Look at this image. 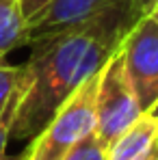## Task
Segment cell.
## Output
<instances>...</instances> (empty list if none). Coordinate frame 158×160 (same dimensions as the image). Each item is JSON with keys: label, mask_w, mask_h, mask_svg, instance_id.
<instances>
[{"label": "cell", "mask_w": 158, "mask_h": 160, "mask_svg": "<svg viewBox=\"0 0 158 160\" xmlns=\"http://www.w3.org/2000/svg\"><path fill=\"white\" fill-rule=\"evenodd\" d=\"M130 87L143 112L158 108V24L145 13L119 46Z\"/></svg>", "instance_id": "obj_4"}, {"label": "cell", "mask_w": 158, "mask_h": 160, "mask_svg": "<svg viewBox=\"0 0 158 160\" xmlns=\"http://www.w3.org/2000/svg\"><path fill=\"white\" fill-rule=\"evenodd\" d=\"M26 84H28V82H26ZM24 89H26V87H24ZM24 89H20V91L13 95V100L9 102V106L4 108V112L0 115V154L7 149V143H9V132H11V123H13V117H15L18 104H20L22 95H24Z\"/></svg>", "instance_id": "obj_10"}, {"label": "cell", "mask_w": 158, "mask_h": 160, "mask_svg": "<svg viewBox=\"0 0 158 160\" xmlns=\"http://www.w3.org/2000/svg\"><path fill=\"white\" fill-rule=\"evenodd\" d=\"M63 160H106V147L100 143L95 132H91L89 136H84Z\"/></svg>", "instance_id": "obj_9"}, {"label": "cell", "mask_w": 158, "mask_h": 160, "mask_svg": "<svg viewBox=\"0 0 158 160\" xmlns=\"http://www.w3.org/2000/svg\"><path fill=\"white\" fill-rule=\"evenodd\" d=\"M134 4L141 9V13H150V9L156 4V0H134Z\"/></svg>", "instance_id": "obj_12"}, {"label": "cell", "mask_w": 158, "mask_h": 160, "mask_svg": "<svg viewBox=\"0 0 158 160\" xmlns=\"http://www.w3.org/2000/svg\"><path fill=\"white\" fill-rule=\"evenodd\" d=\"M48 2H50V0H22V9H24L26 20H30L33 15H37Z\"/></svg>", "instance_id": "obj_11"}, {"label": "cell", "mask_w": 158, "mask_h": 160, "mask_svg": "<svg viewBox=\"0 0 158 160\" xmlns=\"http://www.w3.org/2000/svg\"><path fill=\"white\" fill-rule=\"evenodd\" d=\"M100 72L84 80L54 112L26 149V160H63L84 136L95 132V93Z\"/></svg>", "instance_id": "obj_2"}, {"label": "cell", "mask_w": 158, "mask_h": 160, "mask_svg": "<svg viewBox=\"0 0 158 160\" xmlns=\"http://www.w3.org/2000/svg\"><path fill=\"white\" fill-rule=\"evenodd\" d=\"M26 82H28V74L24 65H4V63H0V115L9 106L13 95L20 89L26 87Z\"/></svg>", "instance_id": "obj_8"}, {"label": "cell", "mask_w": 158, "mask_h": 160, "mask_svg": "<svg viewBox=\"0 0 158 160\" xmlns=\"http://www.w3.org/2000/svg\"><path fill=\"white\" fill-rule=\"evenodd\" d=\"M147 15H150V18H152V20H154V22L158 24V0H156V4L150 9V13H147Z\"/></svg>", "instance_id": "obj_14"}, {"label": "cell", "mask_w": 158, "mask_h": 160, "mask_svg": "<svg viewBox=\"0 0 158 160\" xmlns=\"http://www.w3.org/2000/svg\"><path fill=\"white\" fill-rule=\"evenodd\" d=\"M117 0H50L28 20V43L89 22Z\"/></svg>", "instance_id": "obj_5"}, {"label": "cell", "mask_w": 158, "mask_h": 160, "mask_svg": "<svg viewBox=\"0 0 158 160\" xmlns=\"http://www.w3.org/2000/svg\"><path fill=\"white\" fill-rule=\"evenodd\" d=\"M141 106L126 76L121 52L113 54L100 69L95 93V136L108 149V145L141 117Z\"/></svg>", "instance_id": "obj_3"}, {"label": "cell", "mask_w": 158, "mask_h": 160, "mask_svg": "<svg viewBox=\"0 0 158 160\" xmlns=\"http://www.w3.org/2000/svg\"><path fill=\"white\" fill-rule=\"evenodd\" d=\"M156 110H158V108H156Z\"/></svg>", "instance_id": "obj_16"}, {"label": "cell", "mask_w": 158, "mask_h": 160, "mask_svg": "<svg viewBox=\"0 0 158 160\" xmlns=\"http://www.w3.org/2000/svg\"><path fill=\"white\" fill-rule=\"evenodd\" d=\"M145 160H158V149H156V152H154V154H152V156H147V158H145Z\"/></svg>", "instance_id": "obj_15"}, {"label": "cell", "mask_w": 158, "mask_h": 160, "mask_svg": "<svg viewBox=\"0 0 158 160\" xmlns=\"http://www.w3.org/2000/svg\"><path fill=\"white\" fill-rule=\"evenodd\" d=\"M0 160H26V152L24 154H18V156H9L7 152H2L0 154Z\"/></svg>", "instance_id": "obj_13"}, {"label": "cell", "mask_w": 158, "mask_h": 160, "mask_svg": "<svg viewBox=\"0 0 158 160\" xmlns=\"http://www.w3.org/2000/svg\"><path fill=\"white\" fill-rule=\"evenodd\" d=\"M158 149V110L141 112L106 149V160H145Z\"/></svg>", "instance_id": "obj_6"}, {"label": "cell", "mask_w": 158, "mask_h": 160, "mask_svg": "<svg viewBox=\"0 0 158 160\" xmlns=\"http://www.w3.org/2000/svg\"><path fill=\"white\" fill-rule=\"evenodd\" d=\"M24 43H28V20L22 0H0V63Z\"/></svg>", "instance_id": "obj_7"}, {"label": "cell", "mask_w": 158, "mask_h": 160, "mask_svg": "<svg viewBox=\"0 0 158 160\" xmlns=\"http://www.w3.org/2000/svg\"><path fill=\"white\" fill-rule=\"evenodd\" d=\"M143 15L134 0H117L84 24L30 41L33 52L24 63L28 84L18 104L9 138H35L63 102L104 67Z\"/></svg>", "instance_id": "obj_1"}]
</instances>
